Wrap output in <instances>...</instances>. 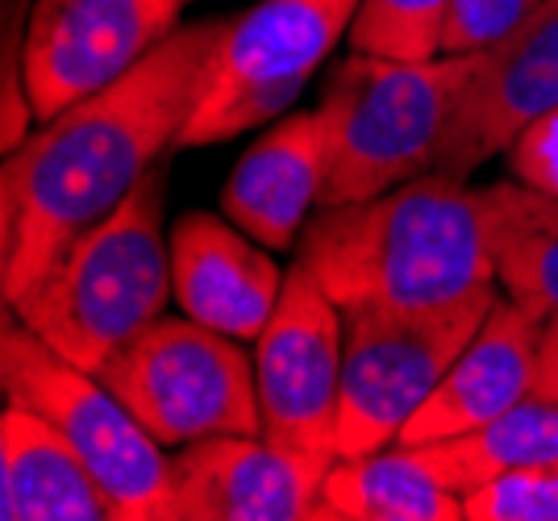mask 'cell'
<instances>
[{"mask_svg": "<svg viewBox=\"0 0 558 521\" xmlns=\"http://www.w3.org/2000/svg\"><path fill=\"white\" fill-rule=\"evenodd\" d=\"M558 109V0H542L525 22L480 50L475 75L450 118L438 167L454 180L505 155L512 138Z\"/></svg>", "mask_w": 558, "mask_h": 521, "instance_id": "12", "label": "cell"}, {"mask_svg": "<svg viewBox=\"0 0 558 521\" xmlns=\"http://www.w3.org/2000/svg\"><path fill=\"white\" fill-rule=\"evenodd\" d=\"M542 0H450L442 25V54H480L509 38Z\"/></svg>", "mask_w": 558, "mask_h": 521, "instance_id": "22", "label": "cell"}, {"mask_svg": "<svg viewBox=\"0 0 558 521\" xmlns=\"http://www.w3.org/2000/svg\"><path fill=\"white\" fill-rule=\"evenodd\" d=\"M347 313L301 259L283 276L276 313L255 338L263 434L283 447L338 459Z\"/></svg>", "mask_w": 558, "mask_h": 521, "instance_id": "9", "label": "cell"}, {"mask_svg": "<svg viewBox=\"0 0 558 521\" xmlns=\"http://www.w3.org/2000/svg\"><path fill=\"white\" fill-rule=\"evenodd\" d=\"M283 276L263 242L230 217L184 214L171 226V284L175 305L192 322L238 342H255L276 313Z\"/></svg>", "mask_w": 558, "mask_h": 521, "instance_id": "13", "label": "cell"}, {"mask_svg": "<svg viewBox=\"0 0 558 521\" xmlns=\"http://www.w3.org/2000/svg\"><path fill=\"white\" fill-rule=\"evenodd\" d=\"M466 521H558V463L496 475L463 497Z\"/></svg>", "mask_w": 558, "mask_h": 521, "instance_id": "21", "label": "cell"}, {"mask_svg": "<svg viewBox=\"0 0 558 521\" xmlns=\"http://www.w3.org/2000/svg\"><path fill=\"white\" fill-rule=\"evenodd\" d=\"M409 450L450 493L466 497L505 472L558 463V397L534 388L530 397L509 404L484 426L454 434V438H438V443H417Z\"/></svg>", "mask_w": 558, "mask_h": 521, "instance_id": "17", "label": "cell"}, {"mask_svg": "<svg viewBox=\"0 0 558 521\" xmlns=\"http://www.w3.org/2000/svg\"><path fill=\"white\" fill-rule=\"evenodd\" d=\"M184 0H29L25 88L38 121L109 88L180 29Z\"/></svg>", "mask_w": 558, "mask_h": 521, "instance_id": "10", "label": "cell"}, {"mask_svg": "<svg viewBox=\"0 0 558 521\" xmlns=\"http://www.w3.org/2000/svg\"><path fill=\"white\" fill-rule=\"evenodd\" d=\"M537 388L558 397V317H550L546 330H542V372H537Z\"/></svg>", "mask_w": 558, "mask_h": 521, "instance_id": "24", "label": "cell"}, {"mask_svg": "<svg viewBox=\"0 0 558 521\" xmlns=\"http://www.w3.org/2000/svg\"><path fill=\"white\" fill-rule=\"evenodd\" d=\"M326 143L317 113H283L238 163L221 189V214L267 251H288L322 209Z\"/></svg>", "mask_w": 558, "mask_h": 521, "instance_id": "15", "label": "cell"}, {"mask_svg": "<svg viewBox=\"0 0 558 521\" xmlns=\"http://www.w3.org/2000/svg\"><path fill=\"white\" fill-rule=\"evenodd\" d=\"M221 29L226 22L180 25L134 72L68 105L9 150L0 167L4 305L180 146Z\"/></svg>", "mask_w": 558, "mask_h": 521, "instance_id": "1", "label": "cell"}, {"mask_svg": "<svg viewBox=\"0 0 558 521\" xmlns=\"http://www.w3.org/2000/svg\"><path fill=\"white\" fill-rule=\"evenodd\" d=\"M4 401L25 404L68 438L121 521H171L175 455L117 401L100 376L75 367L9 308L0 334Z\"/></svg>", "mask_w": 558, "mask_h": 521, "instance_id": "5", "label": "cell"}, {"mask_svg": "<svg viewBox=\"0 0 558 521\" xmlns=\"http://www.w3.org/2000/svg\"><path fill=\"white\" fill-rule=\"evenodd\" d=\"M0 518L4 521H121L68 438L25 404L0 413Z\"/></svg>", "mask_w": 558, "mask_h": 521, "instance_id": "16", "label": "cell"}, {"mask_svg": "<svg viewBox=\"0 0 558 521\" xmlns=\"http://www.w3.org/2000/svg\"><path fill=\"white\" fill-rule=\"evenodd\" d=\"M496 284L542 322L558 317V201L517 180L492 184Z\"/></svg>", "mask_w": 558, "mask_h": 521, "instance_id": "19", "label": "cell"}, {"mask_svg": "<svg viewBox=\"0 0 558 521\" xmlns=\"http://www.w3.org/2000/svg\"><path fill=\"white\" fill-rule=\"evenodd\" d=\"M184 4H187V0H184Z\"/></svg>", "mask_w": 558, "mask_h": 521, "instance_id": "25", "label": "cell"}, {"mask_svg": "<svg viewBox=\"0 0 558 521\" xmlns=\"http://www.w3.org/2000/svg\"><path fill=\"white\" fill-rule=\"evenodd\" d=\"M480 54L388 59L350 50L313 109L326 143L322 209L372 201L438 167Z\"/></svg>", "mask_w": 558, "mask_h": 521, "instance_id": "4", "label": "cell"}, {"mask_svg": "<svg viewBox=\"0 0 558 521\" xmlns=\"http://www.w3.org/2000/svg\"><path fill=\"white\" fill-rule=\"evenodd\" d=\"M542 330L546 322L537 313L521 308L509 296H496L484 326L463 347V355L450 363L429 401L413 413L400 443L417 447V443L454 438L530 397L542 372Z\"/></svg>", "mask_w": 558, "mask_h": 521, "instance_id": "14", "label": "cell"}, {"mask_svg": "<svg viewBox=\"0 0 558 521\" xmlns=\"http://www.w3.org/2000/svg\"><path fill=\"white\" fill-rule=\"evenodd\" d=\"M450 0H363L350 25V50L388 59L442 54V25Z\"/></svg>", "mask_w": 558, "mask_h": 521, "instance_id": "20", "label": "cell"}, {"mask_svg": "<svg viewBox=\"0 0 558 521\" xmlns=\"http://www.w3.org/2000/svg\"><path fill=\"white\" fill-rule=\"evenodd\" d=\"M167 184L155 167L109 217L71 242L13 301V313L75 367L100 376L167 313L171 234H163Z\"/></svg>", "mask_w": 558, "mask_h": 521, "instance_id": "3", "label": "cell"}, {"mask_svg": "<svg viewBox=\"0 0 558 521\" xmlns=\"http://www.w3.org/2000/svg\"><path fill=\"white\" fill-rule=\"evenodd\" d=\"M500 288L442 308H347L338 459L396 447L450 363L484 326Z\"/></svg>", "mask_w": 558, "mask_h": 521, "instance_id": "7", "label": "cell"}, {"mask_svg": "<svg viewBox=\"0 0 558 521\" xmlns=\"http://www.w3.org/2000/svg\"><path fill=\"white\" fill-rule=\"evenodd\" d=\"M363 0H258L226 22L180 146L230 143L292 113L304 84L350 38Z\"/></svg>", "mask_w": 558, "mask_h": 521, "instance_id": "6", "label": "cell"}, {"mask_svg": "<svg viewBox=\"0 0 558 521\" xmlns=\"http://www.w3.org/2000/svg\"><path fill=\"white\" fill-rule=\"evenodd\" d=\"M333 459L283 447L267 434H221L175 450L171 521L322 518Z\"/></svg>", "mask_w": 558, "mask_h": 521, "instance_id": "11", "label": "cell"}, {"mask_svg": "<svg viewBox=\"0 0 558 521\" xmlns=\"http://www.w3.org/2000/svg\"><path fill=\"white\" fill-rule=\"evenodd\" d=\"M100 379L163 447L180 450L221 434H263L255 355H246L238 338L209 330L187 313H163L105 363Z\"/></svg>", "mask_w": 558, "mask_h": 521, "instance_id": "8", "label": "cell"}, {"mask_svg": "<svg viewBox=\"0 0 558 521\" xmlns=\"http://www.w3.org/2000/svg\"><path fill=\"white\" fill-rule=\"evenodd\" d=\"M296 259L338 308H442L496 288V201L446 171L322 209Z\"/></svg>", "mask_w": 558, "mask_h": 521, "instance_id": "2", "label": "cell"}, {"mask_svg": "<svg viewBox=\"0 0 558 521\" xmlns=\"http://www.w3.org/2000/svg\"><path fill=\"white\" fill-rule=\"evenodd\" d=\"M505 159H509V171L517 184L546 192V196L558 201V109L537 118L534 125H525L505 150Z\"/></svg>", "mask_w": 558, "mask_h": 521, "instance_id": "23", "label": "cell"}, {"mask_svg": "<svg viewBox=\"0 0 558 521\" xmlns=\"http://www.w3.org/2000/svg\"><path fill=\"white\" fill-rule=\"evenodd\" d=\"M322 518L338 521H466L463 497L450 493L409 447H384L333 459L322 488Z\"/></svg>", "mask_w": 558, "mask_h": 521, "instance_id": "18", "label": "cell"}]
</instances>
